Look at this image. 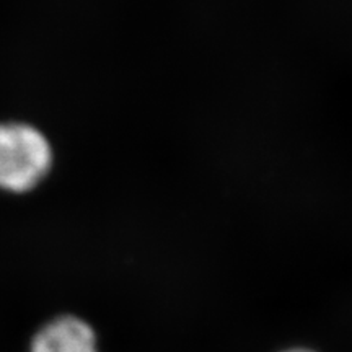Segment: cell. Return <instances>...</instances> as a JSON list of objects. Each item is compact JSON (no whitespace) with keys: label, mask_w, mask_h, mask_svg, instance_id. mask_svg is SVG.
<instances>
[{"label":"cell","mask_w":352,"mask_h":352,"mask_svg":"<svg viewBox=\"0 0 352 352\" xmlns=\"http://www.w3.org/2000/svg\"><path fill=\"white\" fill-rule=\"evenodd\" d=\"M54 145L41 127L26 120H0V195H32L54 168Z\"/></svg>","instance_id":"6da1fadb"},{"label":"cell","mask_w":352,"mask_h":352,"mask_svg":"<svg viewBox=\"0 0 352 352\" xmlns=\"http://www.w3.org/2000/svg\"><path fill=\"white\" fill-rule=\"evenodd\" d=\"M289 352H311V351H303V349H296V351H289Z\"/></svg>","instance_id":"3957f363"},{"label":"cell","mask_w":352,"mask_h":352,"mask_svg":"<svg viewBox=\"0 0 352 352\" xmlns=\"http://www.w3.org/2000/svg\"><path fill=\"white\" fill-rule=\"evenodd\" d=\"M28 352H98V346L94 328L85 320L59 315L34 331Z\"/></svg>","instance_id":"7a4b0ae2"}]
</instances>
